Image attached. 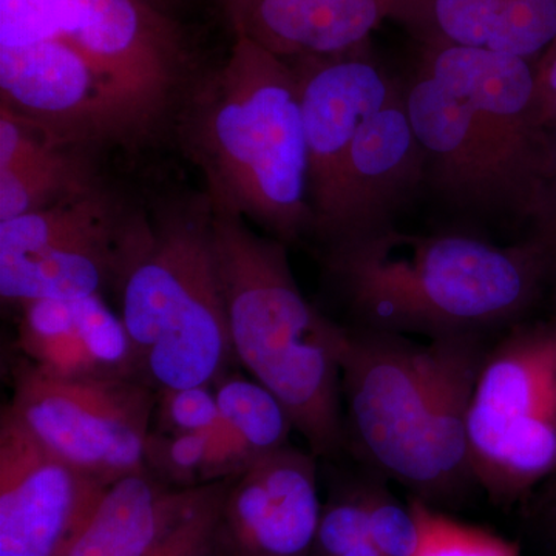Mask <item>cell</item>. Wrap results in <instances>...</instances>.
Segmentation results:
<instances>
[{"mask_svg": "<svg viewBox=\"0 0 556 556\" xmlns=\"http://www.w3.org/2000/svg\"><path fill=\"white\" fill-rule=\"evenodd\" d=\"M416 497V496H415ZM424 540L415 556H521L519 547L506 538L434 510L419 500Z\"/></svg>", "mask_w": 556, "mask_h": 556, "instance_id": "obj_23", "label": "cell"}, {"mask_svg": "<svg viewBox=\"0 0 556 556\" xmlns=\"http://www.w3.org/2000/svg\"><path fill=\"white\" fill-rule=\"evenodd\" d=\"M222 2L226 14H228L230 25L236 30L243 21L244 14L254 5L255 0H222Z\"/></svg>", "mask_w": 556, "mask_h": 556, "instance_id": "obj_31", "label": "cell"}, {"mask_svg": "<svg viewBox=\"0 0 556 556\" xmlns=\"http://www.w3.org/2000/svg\"><path fill=\"white\" fill-rule=\"evenodd\" d=\"M417 0H317L288 20L247 35L277 56H338L354 49L391 14Z\"/></svg>", "mask_w": 556, "mask_h": 556, "instance_id": "obj_19", "label": "cell"}, {"mask_svg": "<svg viewBox=\"0 0 556 556\" xmlns=\"http://www.w3.org/2000/svg\"><path fill=\"white\" fill-rule=\"evenodd\" d=\"M543 175V185L538 189L535 200L541 228L536 240L546 249L552 263L556 265V146L544 166Z\"/></svg>", "mask_w": 556, "mask_h": 556, "instance_id": "obj_28", "label": "cell"}, {"mask_svg": "<svg viewBox=\"0 0 556 556\" xmlns=\"http://www.w3.org/2000/svg\"><path fill=\"white\" fill-rule=\"evenodd\" d=\"M229 479L214 482L203 503L152 556H225L218 541V518Z\"/></svg>", "mask_w": 556, "mask_h": 556, "instance_id": "obj_27", "label": "cell"}, {"mask_svg": "<svg viewBox=\"0 0 556 556\" xmlns=\"http://www.w3.org/2000/svg\"><path fill=\"white\" fill-rule=\"evenodd\" d=\"M316 2L317 0H255L254 5L248 10L243 21L233 31L251 35L260 28L295 16Z\"/></svg>", "mask_w": 556, "mask_h": 556, "instance_id": "obj_29", "label": "cell"}, {"mask_svg": "<svg viewBox=\"0 0 556 556\" xmlns=\"http://www.w3.org/2000/svg\"><path fill=\"white\" fill-rule=\"evenodd\" d=\"M328 273L368 331L475 334L518 316L552 263L535 240L500 248L382 225L334 241Z\"/></svg>", "mask_w": 556, "mask_h": 556, "instance_id": "obj_3", "label": "cell"}, {"mask_svg": "<svg viewBox=\"0 0 556 556\" xmlns=\"http://www.w3.org/2000/svg\"><path fill=\"white\" fill-rule=\"evenodd\" d=\"M484 358L475 334L413 343L348 331L340 365L350 433L372 466L430 506L475 481L467 416Z\"/></svg>", "mask_w": 556, "mask_h": 556, "instance_id": "obj_1", "label": "cell"}, {"mask_svg": "<svg viewBox=\"0 0 556 556\" xmlns=\"http://www.w3.org/2000/svg\"><path fill=\"white\" fill-rule=\"evenodd\" d=\"M404 98L427 160L453 195L473 203L525 199L466 98L427 72Z\"/></svg>", "mask_w": 556, "mask_h": 556, "instance_id": "obj_15", "label": "cell"}, {"mask_svg": "<svg viewBox=\"0 0 556 556\" xmlns=\"http://www.w3.org/2000/svg\"><path fill=\"white\" fill-rule=\"evenodd\" d=\"M365 541H369L365 484L342 486L321 508L309 556H342Z\"/></svg>", "mask_w": 556, "mask_h": 556, "instance_id": "obj_25", "label": "cell"}, {"mask_svg": "<svg viewBox=\"0 0 556 556\" xmlns=\"http://www.w3.org/2000/svg\"><path fill=\"white\" fill-rule=\"evenodd\" d=\"M535 76L538 123L556 127V39L544 53Z\"/></svg>", "mask_w": 556, "mask_h": 556, "instance_id": "obj_30", "label": "cell"}, {"mask_svg": "<svg viewBox=\"0 0 556 556\" xmlns=\"http://www.w3.org/2000/svg\"><path fill=\"white\" fill-rule=\"evenodd\" d=\"M159 391L135 379H60L27 358L7 407L54 456L105 486L144 470Z\"/></svg>", "mask_w": 556, "mask_h": 556, "instance_id": "obj_9", "label": "cell"}, {"mask_svg": "<svg viewBox=\"0 0 556 556\" xmlns=\"http://www.w3.org/2000/svg\"><path fill=\"white\" fill-rule=\"evenodd\" d=\"M541 501H543V507L548 506V504L556 503V471L547 479Z\"/></svg>", "mask_w": 556, "mask_h": 556, "instance_id": "obj_32", "label": "cell"}, {"mask_svg": "<svg viewBox=\"0 0 556 556\" xmlns=\"http://www.w3.org/2000/svg\"><path fill=\"white\" fill-rule=\"evenodd\" d=\"M56 38L86 62L123 148L155 135L186 86V56L148 0H0V46Z\"/></svg>", "mask_w": 556, "mask_h": 556, "instance_id": "obj_6", "label": "cell"}, {"mask_svg": "<svg viewBox=\"0 0 556 556\" xmlns=\"http://www.w3.org/2000/svg\"><path fill=\"white\" fill-rule=\"evenodd\" d=\"M424 72L466 98L515 185L535 206L536 76L521 58L466 47H439Z\"/></svg>", "mask_w": 556, "mask_h": 556, "instance_id": "obj_13", "label": "cell"}, {"mask_svg": "<svg viewBox=\"0 0 556 556\" xmlns=\"http://www.w3.org/2000/svg\"><path fill=\"white\" fill-rule=\"evenodd\" d=\"M207 430L201 433L150 431L146 467L155 477L178 489L212 484L207 478Z\"/></svg>", "mask_w": 556, "mask_h": 556, "instance_id": "obj_24", "label": "cell"}, {"mask_svg": "<svg viewBox=\"0 0 556 556\" xmlns=\"http://www.w3.org/2000/svg\"><path fill=\"white\" fill-rule=\"evenodd\" d=\"M426 160L405 98L396 90L365 119L351 149L345 237L382 226L388 211L416 185Z\"/></svg>", "mask_w": 556, "mask_h": 556, "instance_id": "obj_17", "label": "cell"}, {"mask_svg": "<svg viewBox=\"0 0 556 556\" xmlns=\"http://www.w3.org/2000/svg\"><path fill=\"white\" fill-rule=\"evenodd\" d=\"M148 2L155 5L156 9L166 11L167 5H169L170 2H174V0H148Z\"/></svg>", "mask_w": 556, "mask_h": 556, "instance_id": "obj_34", "label": "cell"}, {"mask_svg": "<svg viewBox=\"0 0 556 556\" xmlns=\"http://www.w3.org/2000/svg\"><path fill=\"white\" fill-rule=\"evenodd\" d=\"M20 306V348L40 371L60 379L146 382L127 329L104 295L33 300Z\"/></svg>", "mask_w": 556, "mask_h": 556, "instance_id": "obj_14", "label": "cell"}, {"mask_svg": "<svg viewBox=\"0 0 556 556\" xmlns=\"http://www.w3.org/2000/svg\"><path fill=\"white\" fill-rule=\"evenodd\" d=\"M303 56L294 65L308 152V197L314 228L331 237L348 229L346 169L357 131L396 87L371 62Z\"/></svg>", "mask_w": 556, "mask_h": 556, "instance_id": "obj_11", "label": "cell"}, {"mask_svg": "<svg viewBox=\"0 0 556 556\" xmlns=\"http://www.w3.org/2000/svg\"><path fill=\"white\" fill-rule=\"evenodd\" d=\"M83 153L64 149L43 163L0 169V222L42 211L97 186Z\"/></svg>", "mask_w": 556, "mask_h": 556, "instance_id": "obj_20", "label": "cell"}, {"mask_svg": "<svg viewBox=\"0 0 556 556\" xmlns=\"http://www.w3.org/2000/svg\"><path fill=\"white\" fill-rule=\"evenodd\" d=\"M316 456L281 447L229 479L218 518L225 556H309L320 525Z\"/></svg>", "mask_w": 556, "mask_h": 556, "instance_id": "obj_12", "label": "cell"}, {"mask_svg": "<svg viewBox=\"0 0 556 556\" xmlns=\"http://www.w3.org/2000/svg\"><path fill=\"white\" fill-rule=\"evenodd\" d=\"M475 482L501 506L556 471V321L518 329L482 362L467 416Z\"/></svg>", "mask_w": 556, "mask_h": 556, "instance_id": "obj_7", "label": "cell"}, {"mask_svg": "<svg viewBox=\"0 0 556 556\" xmlns=\"http://www.w3.org/2000/svg\"><path fill=\"white\" fill-rule=\"evenodd\" d=\"M214 391L222 419L257 455L289 445L294 424L268 388L255 379L226 372L214 383Z\"/></svg>", "mask_w": 556, "mask_h": 556, "instance_id": "obj_21", "label": "cell"}, {"mask_svg": "<svg viewBox=\"0 0 556 556\" xmlns=\"http://www.w3.org/2000/svg\"><path fill=\"white\" fill-rule=\"evenodd\" d=\"M190 98L182 138L212 207L281 243L314 228L299 84L285 58L237 33L228 60Z\"/></svg>", "mask_w": 556, "mask_h": 556, "instance_id": "obj_2", "label": "cell"}, {"mask_svg": "<svg viewBox=\"0 0 556 556\" xmlns=\"http://www.w3.org/2000/svg\"><path fill=\"white\" fill-rule=\"evenodd\" d=\"M115 291L139 371L156 390L214 386L237 361L206 193L141 214Z\"/></svg>", "mask_w": 556, "mask_h": 556, "instance_id": "obj_5", "label": "cell"}, {"mask_svg": "<svg viewBox=\"0 0 556 556\" xmlns=\"http://www.w3.org/2000/svg\"><path fill=\"white\" fill-rule=\"evenodd\" d=\"M108 486L0 417V556H67Z\"/></svg>", "mask_w": 556, "mask_h": 556, "instance_id": "obj_10", "label": "cell"}, {"mask_svg": "<svg viewBox=\"0 0 556 556\" xmlns=\"http://www.w3.org/2000/svg\"><path fill=\"white\" fill-rule=\"evenodd\" d=\"M141 214L100 186L0 222L3 302L104 295L118 285Z\"/></svg>", "mask_w": 556, "mask_h": 556, "instance_id": "obj_8", "label": "cell"}, {"mask_svg": "<svg viewBox=\"0 0 556 556\" xmlns=\"http://www.w3.org/2000/svg\"><path fill=\"white\" fill-rule=\"evenodd\" d=\"M368 538L383 556H415L424 540L419 501L399 503L386 489L365 484Z\"/></svg>", "mask_w": 556, "mask_h": 556, "instance_id": "obj_22", "label": "cell"}, {"mask_svg": "<svg viewBox=\"0 0 556 556\" xmlns=\"http://www.w3.org/2000/svg\"><path fill=\"white\" fill-rule=\"evenodd\" d=\"M212 484L178 489L149 468L119 479L108 486L67 556H152L199 508Z\"/></svg>", "mask_w": 556, "mask_h": 556, "instance_id": "obj_16", "label": "cell"}, {"mask_svg": "<svg viewBox=\"0 0 556 556\" xmlns=\"http://www.w3.org/2000/svg\"><path fill=\"white\" fill-rule=\"evenodd\" d=\"M445 46L529 60L556 39V0H430Z\"/></svg>", "mask_w": 556, "mask_h": 556, "instance_id": "obj_18", "label": "cell"}, {"mask_svg": "<svg viewBox=\"0 0 556 556\" xmlns=\"http://www.w3.org/2000/svg\"><path fill=\"white\" fill-rule=\"evenodd\" d=\"M214 211V244L237 362L287 408L316 457L346 444L340 412L348 329L300 291L285 243L257 236L247 219Z\"/></svg>", "mask_w": 556, "mask_h": 556, "instance_id": "obj_4", "label": "cell"}, {"mask_svg": "<svg viewBox=\"0 0 556 556\" xmlns=\"http://www.w3.org/2000/svg\"><path fill=\"white\" fill-rule=\"evenodd\" d=\"M544 508H546L548 532H551L556 544V503L548 504V506H544Z\"/></svg>", "mask_w": 556, "mask_h": 556, "instance_id": "obj_33", "label": "cell"}, {"mask_svg": "<svg viewBox=\"0 0 556 556\" xmlns=\"http://www.w3.org/2000/svg\"><path fill=\"white\" fill-rule=\"evenodd\" d=\"M156 391L159 401L153 420L161 433H201L222 419L217 396L211 386Z\"/></svg>", "mask_w": 556, "mask_h": 556, "instance_id": "obj_26", "label": "cell"}]
</instances>
